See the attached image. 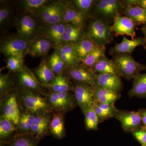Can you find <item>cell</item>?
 I'll use <instances>...</instances> for the list:
<instances>
[{"instance_id":"1","label":"cell","mask_w":146,"mask_h":146,"mask_svg":"<svg viewBox=\"0 0 146 146\" xmlns=\"http://www.w3.org/2000/svg\"><path fill=\"white\" fill-rule=\"evenodd\" d=\"M16 92L21 109L35 115L54 112L46 96L28 90L21 89Z\"/></svg>"},{"instance_id":"2","label":"cell","mask_w":146,"mask_h":146,"mask_svg":"<svg viewBox=\"0 0 146 146\" xmlns=\"http://www.w3.org/2000/svg\"><path fill=\"white\" fill-rule=\"evenodd\" d=\"M17 35L29 42L41 35L42 26L37 18L29 14L23 13L14 21Z\"/></svg>"},{"instance_id":"3","label":"cell","mask_w":146,"mask_h":146,"mask_svg":"<svg viewBox=\"0 0 146 146\" xmlns=\"http://www.w3.org/2000/svg\"><path fill=\"white\" fill-rule=\"evenodd\" d=\"M111 27L108 21L94 17L89 20L86 33L97 44L106 46L113 40Z\"/></svg>"},{"instance_id":"4","label":"cell","mask_w":146,"mask_h":146,"mask_svg":"<svg viewBox=\"0 0 146 146\" xmlns=\"http://www.w3.org/2000/svg\"><path fill=\"white\" fill-rule=\"evenodd\" d=\"M119 77L130 80L141 71L146 70V65L138 63L130 54H116L112 59Z\"/></svg>"},{"instance_id":"5","label":"cell","mask_w":146,"mask_h":146,"mask_svg":"<svg viewBox=\"0 0 146 146\" xmlns=\"http://www.w3.org/2000/svg\"><path fill=\"white\" fill-rule=\"evenodd\" d=\"M65 3L52 2L45 6L35 16L42 26L63 23Z\"/></svg>"},{"instance_id":"6","label":"cell","mask_w":146,"mask_h":146,"mask_svg":"<svg viewBox=\"0 0 146 146\" xmlns=\"http://www.w3.org/2000/svg\"><path fill=\"white\" fill-rule=\"evenodd\" d=\"M124 6L121 1L118 0L96 1L93 9L97 18L108 21L114 20L115 17L123 12Z\"/></svg>"},{"instance_id":"7","label":"cell","mask_w":146,"mask_h":146,"mask_svg":"<svg viewBox=\"0 0 146 146\" xmlns=\"http://www.w3.org/2000/svg\"><path fill=\"white\" fill-rule=\"evenodd\" d=\"M46 96L50 106L55 112L65 113L76 106L72 92L57 93L48 91Z\"/></svg>"},{"instance_id":"8","label":"cell","mask_w":146,"mask_h":146,"mask_svg":"<svg viewBox=\"0 0 146 146\" xmlns=\"http://www.w3.org/2000/svg\"><path fill=\"white\" fill-rule=\"evenodd\" d=\"M17 92H11L1 100V116L7 119L17 126L21 111Z\"/></svg>"},{"instance_id":"9","label":"cell","mask_w":146,"mask_h":146,"mask_svg":"<svg viewBox=\"0 0 146 146\" xmlns=\"http://www.w3.org/2000/svg\"><path fill=\"white\" fill-rule=\"evenodd\" d=\"M29 44V42L18 35L10 36L1 43L0 50L7 58L18 55L26 56L28 52Z\"/></svg>"},{"instance_id":"10","label":"cell","mask_w":146,"mask_h":146,"mask_svg":"<svg viewBox=\"0 0 146 146\" xmlns=\"http://www.w3.org/2000/svg\"><path fill=\"white\" fill-rule=\"evenodd\" d=\"M74 82L72 93L76 105L84 114L95 102L93 89L87 84Z\"/></svg>"},{"instance_id":"11","label":"cell","mask_w":146,"mask_h":146,"mask_svg":"<svg viewBox=\"0 0 146 146\" xmlns=\"http://www.w3.org/2000/svg\"><path fill=\"white\" fill-rule=\"evenodd\" d=\"M17 81L21 90L33 91L45 96L48 92L45 91L46 88L40 83L34 73L26 65L21 72L18 73Z\"/></svg>"},{"instance_id":"12","label":"cell","mask_w":146,"mask_h":146,"mask_svg":"<svg viewBox=\"0 0 146 146\" xmlns=\"http://www.w3.org/2000/svg\"><path fill=\"white\" fill-rule=\"evenodd\" d=\"M64 73L74 82L90 86L96 84V74L84 67L81 63L68 67Z\"/></svg>"},{"instance_id":"13","label":"cell","mask_w":146,"mask_h":146,"mask_svg":"<svg viewBox=\"0 0 146 146\" xmlns=\"http://www.w3.org/2000/svg\"><path fill=\"white\" fill-rule=\"evenodd\" d=\"M120 122L123 130L132 133L142 126V119L139 110L127 111L118 109L115 117Z\"/></svg>"},{"instance_id":"14","label":"cell","mask_w":146,"mask_h":146,"mask_svg":"<svg viewBox=\"0 0 146 146\" xmlns=\"http://www.w3.org/2000/svg\"><path fill=\"white\" fill-rule=\"evenodd\" d=\"M136 24L130 18L126 16L119 15L113 20L111 30L113 33L117 36L127 35L134 39L136 36L135 27Z\"/></svg>"},{"instance_id":"15","label":"cell","mask_w":146,"mask_h":146,"mask_svg":"<svg viewBox=\"0 0 146 146\" xmlns=\"http://www.w3.org/2000/svg\"><path fill=\"white\" fill-rule=\"evenodd\" d=\"M53 112L35 115L31 133L39 141L50 133V123Z\"/></svg>"},{"instance_id":"16","label":"cell","mask_w":146,"mask_h":146,"mask_svg":"<svg viewBox=\"0 0 146 146\" xmlns=\"http://www.w3.org/2000/svg\"><path fill=\"white\" fill-rule=\"evenodd\" d=\"M87 16L80 12L71 3H65L63 17V23L72 25L84 29Z\"/></svg>"},{"instance_id":"17","label":"cell","mask_w":146,"mask_h":146,"mask_svg":"<svg viewBox=\"0 0 146 146\" xmlns=\"http://www.w3.org/2000/svg\"><path fill=\"white\" fill-rule=\"evenodd\" d=\"M96 82L98 86L118 93H121L123 88L120 77L116 75L96 74Z\"/></svg>"},{"instance_id":"18","label":"cell","mask_w":146,"mask_h":146,"mask_svg":"<svg viewBox=\"0 0 146 146\" xmlns=\"http://www.w3.org/2000/svg\"><path fill=\"white\" fill-rule=\"evenodd\" d=\"M56 45L49 40L40 35L29 42L28 54L33 57L42 56L46 54Z\"/></svg>"},{"instance_id":"19","label":"cell","mask_w":146,"mask_h":146,"mask_svg":"<svg viewBox=\"0 0 146 146\" xmlns=\"http://www.w3.org/2000/svg\"><path fill=\"white\" fill-rule=\"evenodd\" d=\"M144 37H139L129 39L125 36L123 37L122 41L120 43L116 44L115 46L110 49V54H130L133 52L136 47L145 46Z\"/></svg>"},{"instance_id":"20","label":"cell","mask_w":146,"mask_h":146,"mask_svg":"<svg viewBox=\"0 0 146 146\" xmlns=\"http://www.w3.org/2000/svg\"><path fill=\"white\" fill-rule=\"evenodd\" d=\"M91 86L95 101L99 103L115 104L121 96L119 93L105 89L96 84Z\"/></svg>"},{"instance_id":"21","label":"cell","mask_w":146,"mask_h":146,"mask_svg":"<svg viewBox=\"0 0 146 146\" xmlns=\"http://www.w3.org/2000/svg\"><path fill=\"white\" fill-rule=\"evenodd\" d=\"M67 25L60 23L42 26L41 35L53 42L56 46L59 44Z\"/></svg>"},{"instance_id":"22","label":"cell","mask_w":146,"mask_h":146,"mask_svg":"<svg viewBox=\"0 0 146 146\" xmlns=\"http://www.w3.org/2000/svg\"><path fill=\"white\" fill-rule=\"evenodd\" d=\"M32 71L42 86L48 89L56 75L50 68L48 61L42 60L39 65Z\"/></svg>"},{"instance_id":"23","label":"cell","mask_w":146,"mask_h":146,"mask_svg":"<svg viewBox=\"0 0 146 146\" xmlns=\"http://www.w3.org/2000/svg\"><path fill=\"white\" fill-rule=\"evenodd\" d=\"M65 113L54 111L50 125V133L55 138L60 140L66 137L65 125Z\"/></svg>"},{"instance_id":"24","label":"cell","mask_w":146,"mask_h":146,"mask_svg":"<svg viewBox=\"0 0 146 146\" xmlns=\"http://www.w3.org/2000/svg\"><path fill=\"white\" fill-rule=\"evenodd\" d=\"M74 44H60L56 45L54 48L60 55L67 68L78 63H80L74 46Z\"/></svg>"},{"instance_id":"25","label":"cell","mask_w":146,"mask_h":146,"mask_svg":"<svg viewBox=\"0 0 146 146\" xmlns=\"http://www.w3.org/2000/svg\"><path fill=\"white\" fill-rule=\"evenodd\" d=\"M17 133V126L7 119L0 117V146H7L9 141Z\"/></svg>"},{"instance_id":"26","label":"cell","mask_w":146,"mask_h":146,"mask_svg":"<svg viewBox=\"0 0 146 146\" xmlns=\"http://www.w3.org/2000/svg\"><path fill=\"white\" fill-rule=\"evenodd\" d=\"M71 80L65 73L57 75L55 77L48 90L57 93L72 92L73 83Z\"/></svg>"},{"instance_id":"27","label":"cell","mask_w":146,"mask_h":146,"mask_svg":"<svg viewBox=\"0 0 146 146\" xmlns=\"http://www.w3.org/2000/svg\"><path fill=\"white\" fill-rule=\"evenodd\" d=\"M85 33L84 29L74 25H67L59 44H76L82 39Z\"/></svg>"},{"instance_id":"28","label":"cell","mask_w":146,"mask_h":146,"mask_svg":"<svg viewBox=\"0 0 146 146\" xmlns=\"http://www.w3.org/2000/svg\"><path fill=\"white\" fill-rule=\"evenodd\" d=\"M98 46L85 33V35L82 39L74 45L76 53L80 63L90 53Z\"/></svg>"},{"instance_id":"29","label":"cell","mask_w":146,"mask_h":146,"mask_svg":"<svg viewBox=\"0 0 146 146\" xmlns=\"http://www.w3.org/2000/svg\"><path fill=\"white\" fill-rule=\"evenodd\" d=\"M133 85L128 93L130 98H146V73L137 74L133 78Z\"/></svg>"},{"instance_id":"30","label":"cell","mask_w":146,"mask_h":146,"mask_svg":"<svg viewBox=\"0 0 146 146\" xmlns=\"http://www.w3.org/2000/svg\"><path fill=\"white\" fill-rule=\"evenodd\" d=\"M93 106L98 116L99 123L110 118L115 117L118 110L114 104L99 103L95 101Z\"/></svg>"},{"instance_id":"31","label":"cell","mask_w":146,"mask_h":146,"mask_svg":"<svg viewBox=\"0 0 146 146\" xmlns=\"http://www.w3.org/2000/svg\"><path fill=\"white\" fill-rule=\"evenodd\" d=\"M91 70L96 74H111L119 76L114 62L112 60L108 59L106 55L100 58Z\"/></svg>"},{"instance_id":"32","label":"cell","mask_w":146,"mask_h":146,"mask_svg":"<svg viewBox=\"0 0 146 146\" xmlns=\"http://www.w3.org/2000/svg\"><path fill=\"white\" fill-rule=\"evenodd\" d=\"M51 2L48 0H22L20 3L23 13L35 17L44 7Z\"/></svg>"},{"instance_id":"33","label":"cell","mask_w":146,"mask_h":146,"mask_svg":"<svg viewBox=\"0 0 146 146\" xmlns=\"http://www.w3.org/2000/svg\"><path fill=\"white\" fill-rule=\"evenodd\" d=\"M39 141L31 133H16L7 146H38Z\"/></svg>"},{"instance_id":"34","label":"cell","mask_w":146,"mask_h":146,"mask_svg":"<svg viewBox=\"0 0 146 146\" xmlns=\"http://www.w3.org/2000/svg\"><path fill=\"white\" fill-rule=\"evenodd\" d=\"M35 117V115L32 112L22 110L17 126V133H31Z\"/></svg>"},{"instance_id":"35","label":"cell","mask_w":146,"mask_h":146,"mask_svg":"<svg viewBox=\"0 0 146 146\" xmlns=\"http://www.w3.org/2000/svg\"><path fill=\"white\" fill-rule=\"evenodd\" d=\"M123 13L135 23L146 25V10L139 7L134 6L125 7Z\"/></svg>"},{"instance_id":"36","label":"cell","mask_w":146,"mask_h":146,"mask_svg":"<svg viewBox=\"0 0 146 146\" xmlns=\"http://www.w3.org/2000/svg\"><path fill=\"white\" fill-rule=\"evenodd\" d=\"M106 46H99L90 53L80 63L84 67L91 70L101 57L106 55Z\"/></svg>"},{"instance_id":"37","label":"cell","mask_w":146,"mask_h":146,"mask_svg":"<svg viewBox=\"0 0 146 146\" xmlns=\"http://www.w3.org/2000/svg\"><path fill=\"white\" fill-rule=\"evenodd\" d=\"M48 63L51 70L56 76L64 73L65 69L67 68L66 64L56 50H54V51L50 56Z\"/></svg>"},{"instance_id":"38","label":"cell","mask_w":146,"mask_h":146,"mask_svg":"<svg viewBox=\"0 0 146 146\" xmlns=\"http://www.w3.org/2000/svg\"><path fill=\"white\" fill-rule=\"evenodd\" d=\"M25 56L18 55L7 58L6 68L10 72L19 73L23 69Z\"/></svg>"},{"instance_id":"39","label":"cell","mask_w":146,"mask_h":146,"mask_svg":"<svg viewBox=\"0 0 146 146\" xmlns=\"http://www.w3.org/2000/svg\"><path fill=\"white\" fill-rule=\"evenodd\" d=\"M14 82L9 74H1L0 75V97L2 100L11 92L14 86Z\"/></svg>"},{"instance_id":"40","label":"cell","mask_w":146,"mask_h":146,"mask_svg":"<svg viewBox=\"0 0 146 146\" xmlns=\"http://www.w3.org/2000/svg\"><path fill=\"white\" fill-rule=\"evenodd\" d=\"M85 116L84 124L88 130H97L99 124L98 119L93 105L84 114Z\"/></svg>"},{"instance_id":"41","label":"cell","mask_w":146,"mask_h":146,"mask_svg":"<svg viewBox=\"0 0 146 146\" xmlns=\"http://www.w3.org/2000/svg\"><path fill=\"white\" fill-rule=\"evenodd\" d=\"M71 3L76 8L86 16L93 9L96 1L94 0H74Z\"/></svg>"},{"instance_id":"42","label":"cell","mask_w":146,"mask_h":146,"mask_svg":"<svg viewBox=\"0 0 146 146\" xmlns=\"http://www.w3.org/2000/svg\"><path fill=\"white\" fill-rule=\"evenodd\" d=\"M11 15V9L8 6L3 5L0 8V26L1 27L5 25Z\"/></svg>"},{"instance_id":"43","label":"cell","mask_w":146,"mask_h":146,"mask_svg":"<svg viewBox=\"0 0 146 146\" xmlns=\"http://www.w3.org/2000/svg\"><path fill=\"white\" fill-rule=\"evenodd\" d=\"M131 133L141 145L146 146V128L142 126Z\"/></svg>"},{"instance_id":"44","label":"cell","mask_w":146,"mask_h":146,"mask_svg":"<svg viewBox=\"0 0 146 146\" xmlns=\"http://www.w3.org/2000/svg\"><path fill=\"white\" fill-rule=\"evenodd\" d=\"M138 110L141 115L142 126L146 128V109H140Z\"/></svg>"},{"instance_id":"45","label":"cell","mask_w":146,"mask_h":146,"mask_svg":"<svg viewBox=\"0 0 146 146\" xmlns=\"http://www.w3.org/2000/svg\"><path fill=\"white\" fill-rule=\"evenodd\" d=\"M136 6L146 10V0H138Z\"/></svg>"},{"instance_id":"46","label":"cell","mask_w":146,"mask_h":146,"mask_svg":"<svg viewBox=\"0 0 146 146\" xmlns=\"http://www.w3.org/2000/svg\"><path fill=\"white\" fill-rule=\"evenodd\" d=\"M141 30L143 32V33L144 35V39H145V49L146 51V25H145L144 26L142 27V29H141Z\"/></svg>"},{"instance_id":"47","label":"cell","mask_w":146,"mask_h":146,"mask_svg":"<svg viewBox=\"0 0 146 146\" xmlns=\"http://www.w3.org/2000/svg\"><path fill=\"white\" fill-rule=\"evenodd\" d=\"M141 146H145V145H141Z\"/></svg>"}]
</instances>
